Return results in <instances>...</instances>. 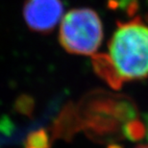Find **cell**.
I'll use <instances>...</instances> for the list:
<instances>
[{"label":"cell","instance_id":"2","mask_svg":"<svg viewBox=\"0 0 148 148\" xmlns=\"http://www.w3.org/2000/svg\"><path fill=\"white\" fill-rule=\"evenodd\" d=\"M104 37L101 18L88 8L72 9L60 23L59 41L66 52L74 55L92 56Z\"/></svg>","mask_w":148,"mask_h":148},{"label":"cell","instance_id":"1","mask_svg":"<svg viewBox=\"0 0 148 148\" xmlns=\"http://www.w3.org/2000/svg\"><path fill=\"white\" fill-rule=\"evenodd\" d=\"M109 54L96 55L93 66L112 87L148 77V26L140 18L118 22L109 41Z\"/></svg>","mask_w":148,"mask_h":148},{"label":"cell","instance_id":"6","mask_svg":"<svg viewBox=\"0 0 148 148\" xmlns=\"http://www.w3.org/2000/svg\"><path fill=\"white\" fill-rule=\"evenodd\" d=\"M136 148H148V145H145V144H143V145H138Z\"/></svg>","mask_w":148,"mask_h":148},{"label":"cell","instance_id":"3","mask_svg":"<svg viewBox=\"0 0 148 148\" xmlns=\"http://www.w3.org/2000/svg\"><path fill=\"white\" fill-rule=\"evenodd\" d=\"M62 0H25L23 19L28 28L40 34H49L64 17Z\"/></svg>","mask_w":148,"mask_h":148},{"label":"cell","instance_id":"4","mask_svg":"<svg viewBox=\"0 0 148 148\" xmlns=\"http://www.w3.org/2000/svg\"><path fill=\"white\" fill-rule=\"evenodd\" d=\"M48 147V138L46 132L38 131L28 136L25 143V148H47Z\"/></svg>","mask_w":148,"mask_h":148},{"label":"cell","instance_id":"5","mask_svg":"<svg viewBox=\"0 0 148 148\" xmlns=\"http://www.w3.org/2000/svg\"><path fill=\"white\" fill-rule=\"evenodd\" d=\"M143 126H144V133H145L146 138L148 140V112L143 115Z\"/></svg>","mask_w":148,"mask_h":148}]
</instances>
